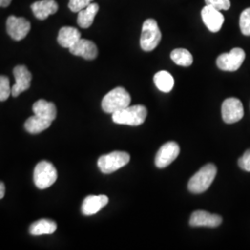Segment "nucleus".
<instances>
[{"instance_id": "obj_26", "label": "nucleus", "mask_w": 250, "mask_h": 250, "mask_svg": "<svg viewBox=\"0 0 250 250\" xmlns=\"http://www.w3.org/2000/svg\"><path fill=\"white\" fill-rule=\"evenodd\" d=\"M206 5L211 6L218 10H228L231 7L230 0H205Z\"/></svg>"}, {"instance_id": "obj_8", "label": "nucleus", "mask_w": 250, "mask_h": 250, "mask_svg": "<svg viewBox=\"0 0 250 250\" xmlns=\"http://www.w3.org/2000/svg\"><path fill=\"white\" fill-rule=\"evenodd\" d=\"M222 116L226 124H235L244 116V107L241 101L235 98L225 99L222 106Z\"/></svg>"}, {"instance_id": "obj_6", "label": "nucleus", "mask_w": 250, "mask_h": 250, "mask_svg": "<svg viewBox=\"0 0 250 250\" xmlns=\"http://www.w3.org/2000/svg\"><path fill=\"white\" fill-rule=\"evenodd\" d=\"M58 178V172L53 164L48 161L39 162L34 170V182L37 188H50Z\"/></svg>"}, {"instance_id": "obj_17", "label": "nucleus", "mask_w": 250, "mask_h": 250, "mask_svg": "<svg viewBox=\"0 0 250 250\" xmlns=\"http://www.w3.org/2000/svg\"><path fill=\"white\" fill-rule=\"evenodd\" d=\"M81 39V33L74 27H62L58 36L59 44L65 48H70Z\"/></svg>"}, {"instance_id": "obj_30", "label": "nucleus", "mask_w": 250, "mask_h": 250, "mask_svg": "<svg viewBox=\"0 0 250 250\" xmlns=\"http://www.w3.org/2000/svg\"><path fill=\"white\" fill-rule=\"evenodd\" d=\"M11 1L12 0H0V7H3V8L9 7Z\"/></svg>"}, {"instance_id": "obj_27", "label": "nucleus", "mask_w": 250, "mask_h": 250, "mask_svg": "<svg viewBox=\"0 0 250 250\" xmlns=\"http://www.w3.org/2000/svg\"><path fill=\"white\" fill-rule=\"evenodd\" d=\"M93 0H70L69 8L72 12H79L82 9H85Z\"/></svg>"}, {"instance_id": "obj_19", "label": "nucleus", "mask_w": 250, "mask_h": 250, "mask_svg": "<svg viewBox=\"0 0 250 250\" xmlns=\"http://www.w3.org/2000/svg\"><path fill=\"white\" fill-rule=\"evenodd\" d=\"M99 10V4L93 3V2L85 9H82L78 12V17H77L78 25L83 29L89 28L93 24L95 17L98 14Z\"/></svg>"}, {"instance_id": "obj_22", "label": "nucleus", "mask_w": 250, "mask_h": 250, "mask_svg": "<svg viewBox=\"0 0 250 250\" xmlns=\"http://www.w3.org/2000/svg\"><path fill=\"white\" fill-rule=\"evenodd\" d=\"M154 83L158 89L164 93H169L174 86V79L172 75L166 71L157 72L154 76Z\"/></svg>"}, {"instance_id": "obj_2", "label": "nucleus", "mask_w": 250, "mask_h": 250, "mask_svg": "<svg viewBox=\"0 0 250 250\" xmlns=\"http://www.w3.org/2000/svg\"><path fill=\"white\" fill-rule=\"evenodd\" d=\"M147 115V109L143 105L128 106L112 114V121L117 125L138 126L143 125Z\"/></svg>"}, {"instance_id": "obj_4", "label": "nucleus", "mask_w": 250, "mask_h": 250, "mask_svg": "<svg viewBox=\"0 0 250 250\" xmlns=\"http://www.w3.org/2000/svg\"><path fill=\"white\" fill-rule=\"evenodd\" d=\"M161 33L158 22L154 19L145 21L140 37V46L144 51L154 50L161 42Z\"/></svg>"}, {"instance_id": "obj_15", "label": "nucleus", "mask_w": 250, "mask_h": 250, "mask_svg": "<svg viewBox=\"0 0 250 250\" xmlns=\"http://www.w3.org/2000/svg\"><path fill=\"white\" fill-rule=\"evenodd\" d=\"M108 203V197L105 195L100 196H88L85 197L82 204V212L85 216L98 213Z\"/></svg>"}, {"instance_id": "obj_1", "label": "nucleus", "mask_w": 250, "mask_h": 250, "mask_svg": "<svg viewBox=\"0 0 250 250\" xmlns=\"http://www.w3.org/2000/svg\"><path fill=\"white\" fill-rule=\"evenodd\" d=\"M217 174V168L214 164H206L194 174L188 182V190L193 194H201L211 186Z\"/></svg>"}, {"instance_id": "obj_28", "label": "nucleus", "mask_w": 250, "mask_h": 250, "mask_svg": "<svg viewBox=\"0 0 250 250\" xmlns=\"http://www.w3.org/2000/svg\"><path fill=\"white\" fill-rule=\"evenodd\" d=\"M238 165L242 170L250 171V149L246 150L241 158L238 160Z\"/></svg>"}, {"instance_id": "obj_5", "label": "nucleus", "mask_w": 250, "mask_h": 250, "mask_svg": "<svg viewBox=\"0 0 250 250\" xmlns=\"http://www.w3.org/2000/svg\"><path fill=\"white\" fill-rule=\"evenodd\" d=\"M130 161V155L125 151H113L101 156L98 161L99 170L103 173H112L125 167Z\"/></svg>"}, {"instance_id": "obj_24", "label": "nucleus", "mask_w": 250, "mask_h": 250, "mask_svg": "<svg viewBox=\"0 0 250 250\" xmlns=\"http://www.w3.org/2000/svg\"><path fill=\"white\" fill-rule=\"evenodd\" d=\"M239 25L244 36H250V8L246 9L241 13Z\"/></svg>"}, {"instance_id": "obj_14", "label": "nucleus", "mask_w": 250, "mask_h": 250, "mask_svg": "<svg viewBox=\"0 0 250 250\" xmlns=\"http://www.w3.org/2000/svg\"><path fill=\"white\" fill-rule=\"evenodd\" d=\"M69 49L72 55L79 56L87 61L95 60L99 55V49L97 45L93 41L83 38H81L77 43H75Z\"/></svg>"}, {"instance_id": "obj_21", "label": "nucleus", "mask_w": 250, "mask_h": 250, "mask_svg": "<svg viewBox=\"0 0 250 250\" xmlns=\"http://www.w3.org/2000/svg\"><path fill=\"white\" fill-rule=\"evenodd\" d=\"M57 230V224L47 219L39 220L32 224L29 228V232L33 235H42V234H51Z\"/></svg>"}, {"instance_id": "obj_20", "label": "nucleus", "mask_w": 250, "mask_h": 250, "mask_svg": "<svg viewBox=\"0 0 250 250\" xmlns=\"http://www.w3.org/2000/svg\"><path fill=\"white\" fill-rule=\"evenodd\" d=\"M52 124V121L45 120L44 118L34 115L27 119L24 127L28 133L32 134H37L44 132Z\"/></svg>"}, {"instance_id": "obj_18", "label": "nucleus", "mask_w": 250, "mask_h": 250, "mask_svg": "<svg viewBox=\"0 0 250 250\" xmlns=\"http://www.w3.org/2000/svg\"><path fill=\"white\" fill-rule=\"evenodd\" d=\"M35 115L44 118L45 120L52 121L57 117V108L52 102H47L44 99H39L33 106Z\"/></svg>"}, {"instance_id": "obj_11", "label": "nucleus", "mask_w": 250, "mask_h": 250, "mask_svg": "<svg viewBox=\"0 0 250 250\" xmlns=\"http://www.w3.org/2000/svg\"><path fill=\"white\" fill-rule=\"evenodd\" d=\"M13 74H14L16 83L11 88V95L12 97L16 98L22 92L30 88L31 81H32V73L25 66L19 65L14 68Z\"/></svg>"}, {"instance_id": "obj_7", "label": "nucleus", "mask_w": 250, "mask_h": 250, "mask_svg": "<svg viewBox=\"0 0 250 250\" xmlns=\"http://www.w3.org/2000/svg\"><path fill=\"white\" fill-rule=\"evenodd\" d=\"M246 59V53L240 47L232 48L228 53L220 55L217 59V66L225 72L237 71Z\"/></svg>"}, {"instance_id": "obj_9", "label": "nucleus", "mask_w": 250, "mask_h": 250, "mask_svg": "<svg viewBox=\"0 0 250 250\" xmlns=\"http://www.w3.org/2000/svg\"><path fill=\"white\" fill-rule=\"evenodd\" d=\"M180 154V146L176 142H167L164 144L156 155L155 164L158 168L163 169L169 166L176 160Z\"/></svg>"}, {"instance_id": "obj_10", "label": "nucleus", "mask_w": 250, "mask_h": 250, "mask_svg": "<svg viewBox=\"0 0 250 250\" xmlns=\"http://www.w3.org/2000/svg\"><path fill=\"white\" fill-rule=\"evenodd\" d=\"M31 30V23L25 18L9 16L7 20V32L9 36L16 41H21L26 37Z\"/></svg>"}, {"instance_id": "obj_3", "label": "nucleus", "mask_w": 250, "mask_h": 250, "mask_svg": "<svg viewBox=\"0 0 250 250\" xmlns=\"http://www.w3.org/2000/svg\"><path fill=\"white\" fill-rule=\"evenodd\" d=\"M131 96L124 87H116L109 91L102 99V109L106 113L119 111L125 107L130 106Z\"/></svg>"}, {"instance_id": "obj_29", "label": "nucleus", "mask_w": 250, "mask_h": 250, "mask_svg": "<svg viewBox=\"0 0 250 250\" xmlns=\"http://www.w3.org/2000/svg\"><path fill=\"white\" fill-rule=\"evenodd\" d=\"M5 191H6V188L4 183L0 182V199H2L5 196Z\"/></svg>"}, {"instance_id": "obj_16", "label": "nucleus", "mask_w": 250, "mask_h": 250, "mask_svg": "<svg viewBox=\"0 0 250 250\" xmlns=\"http://www.w3.org/2000/svg\"><path fill=\"white\" fill-rule=\"evenodd\" d=\"M31 9L36 18L40 21H44L48 16L55 14L58 11L59 5L55 0H41L33 3Z\"/></svg>"}, {"instance_id": "obj_25", "label": "nucleus", "mask_w": 250, "mask_h": 250, "mask_svg": "<svg viewBox=\"0 0 250 250\" xmlns=\"http://www.w3.org/2000/svg\"><path fill=\"white\" fill-rule=\"evenodd\" d=\"M11 95L9 79L7 76L0 75V101H5Z\"/></svg>"}, {"instance_id": "obj_13", "label": "nucleus", "mask_w": 250, "mask_h": 250, "mask_svg": "<svg viewBox=\"0 0 250 250\" xmlns=\"http://www.w3.org/2000/svg\"><path fill=\"white\" fill-rule=\"evenodd\" d=\"M223 219L220 215L211 214L205 210H197L191 215L189 224L192 227H218Z\"/></svg>"}, {"instance_id": "obj_23", "label": "nucleus", "mask_w": 250, "mask_h": 250, "mask_svg": "<svg viewBox=\"0 0 250 250\" xmlns=\"http://www.w3.org/2000/svg\"><path fill=\"white\" fill-rule=\"evenodd\" d=\"M170 59L179 66L189 67L193 63V56L185 48H176L171 51Z\"/></svg>"}, {"instance_id": "obj_12", "label": "nucleus", "mask_w": 250, "mask_h": 250, "mask_svg": "<svg viewBox=\"0 0 250 250\" xmlns=\"http://www.w3.org/2000/svg\"><path fill=\"white\" fill-rule=\"evenodd\" d=\"M201 17L207 28L212 33L219 32L224 24V17L221 10L211 6L206 5L201 10Z\"/></svg>"}]
</instances>
